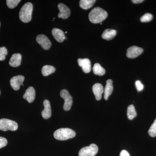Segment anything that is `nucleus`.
<instances>
[{"label":"nucleus","instance_id":"412c9836","mask_svg":"<svg viewBox=\"0 0 156 156\" xmlns=\"http://www.w3.org/2000/svg\"><path fill=\"white\" fill-rule=\"evenodd\" d=\"M93 73L96 75L102 76L105 73V70L98 63H95L93 67Z\"/></svg>","mask_w":156,"mask_h":156},{"label":"nucleus","instance_id":"39448f33","mask_svg":"<svg viewBox=\"0 0 156 156\" xmlns=\"http://www.w3.org/2000/svg\"><path fill=\"white\" fill-rule=\"evenodd\" d=\"M98 147L96 144H92L89 146L82 148L79 153V156H95L98 152Z\"/></svg>","mask_w":156,"mask_h":156},{"label":"nucleus","instance_id":"2eb2a0df","mask_svg":"<svg viewBox=\"0 0 156 156\" xmlns=\"http://www.w3.org/2000/svg\"><path fill=\"white\" fill-rule=\"evenodd\" d=\"M52 34L54 39L59 43H62L66 38L64 33L59 29L53 28L52 30Z\"/></svg>","mask_w":156,"mask_h":156},{"label":"nucleus","instance_id":"cd10ccee","mask_svg":"<svg viewBox=\"0 0 156 156\" xmlns=\"http://www.w3.org/2000/svg\"><path fill=\"white\" fill-rule=\"evenodd\" d=\"M8 144V140L5 138L0 136V149L5 147Z\"/></svg>","mask_w":156,"mask_h":156},{"label":"nucleus","instance_id":"393cba45","mask_svg":"<svg viewBox=\"0 0 156 156\" xmlns=\"http://www.w3.org/2000/svg\"><path fill=\"white\" fill-rule=\"evenodd\" d=\"M149 134L152 137L156 136V119L151 126L148 131Z\"/></svg>","mask_w":156,"mask_h":156},{"label":"nucleus","instance_id":"a878e982","mask_svg":"<svg viewBox=\"0 0 156 156\" xmlns=\"http://www.w3.org/2000/svg\"><path fill=\"white\" fill-rule=\"evenodd\" d=\"M8 54V50L5 47L0 48V61H3L6 58V56Z\"/></svg>","mask_w":156,"mask_h":156},{"label":"nucleus","instance_id":"9b49d317","mask_svg":"<svg viewBox=\"0 0 156 156\" xmlns=\"http://www.w3.org/2000/svg\"><path fill=\"white\" fill-rule=\"evenodd\" d=\"M77 62L79 66L82 67L84 73H88L91 72V63L89 58H78Z\"/></svg>","mask_w":156,"mask_h":156},{"label":"nucleus","instance_id":"dca6fc26","mask_svg":"<svg viewBox=\"0 0 156 156\" xmlns=\"http://www.w3.org/2000/svg\"><path fill=\"white\" fill-rule=\"evenodd\" d=\"M22 56L20 53H15L11 56L9 61V65L12 67H17L21 64Z\"/></svg>","mask_w":156,"mask_h":156},{"label":"nucleus","instance_id":"2f4dec72","mask_svg":"<svg viewBox=\"0 0 156 156\" xmlns=\"http://www.w3.org/2000/svg\"><path fill=\"white\" fill-rule=\"evenodd\" d=\"M0 26H1V23H0Z\"/></svg>","mask_w":156,"mask_h":156},{"label":"nucleus","instance_id":"aec40b11","mask_svg":"<svg viewBox=\"0 0 156 156\" xmlns=\"http://www.w3.org/2000/svg\"><path fill=\"white\" fill-rule=\"evenodd\" d=\"M56 69L53 66L50 65H45L42 69V73L44 76L50 75L55 72Z\"/></svg>","mask_w":156,"mask_h":156},{"label":"nucleus","instance_id":"4468645a","mask_svg":"<svg viewBox=\"0 0 156 156\" xmlns=\"http://www.w3.org/2000/svg\"><path fill=\"white\" fill-rule=\"evenodd\" d=\"M43 104L44 107V109L41 112L42 117L45 119H48L50 118L52 114L50 101L46 99L44 101Z\"/></svg>","mask_w":156,"mask_h":156},{"label":"nucleus","instance_id":"5701e85b","mask_svg":"<svg viewBox=\"0 0 156 156\" xmlns=\"http://www.w3.org/2000/svg\"><path fill=\"white\" fill-rule=\"evenodd\" d=\"M153 16L150 13H146L140 17V21L142 23L150 22L152 20Z\"/></svg>","mask_w":156,"mask_h":156},{"label":"nucleus","instance_id":"4be33fe9","mask_svg":"<svg viewBox=\"0 0 156 156\" xmlns=\"http://www.w3.org/2000/svg\"><path fill=\"white\" fill-rule=\"evenodd\" d=\"M127 116L128 119L132 120L136 117V112L135 110V107L133 105H129L127 109Z\"/></svg>","mask_w":156,"mask_h":156},{"label":"nucleus","instance_id":"7ed1b4c3","mask_svg":"<svg viewBox=\"0 0 156 156\" xmlns=\"http://www.w3.org/2000/svg\"><path fill=\"white\" fill-rule=\"evenodd\" d=\"M76 132L69 128H61L54 132L53 136L55 139L59 140H65L73 138Z\"/></svg>","mask_w":156,"mask_h":156},{"label":"nucleus","instance_id":"6e6552de","mask_svg":"<svg viewBox=\"0 0 156 156\" xmlns=\"http://www.w3.org/2000/svg\"><path fill=\"white\" fill-rule=\"evenodd\" d=\"M36 41L38 44L41 46L42 48L45 50H48L51 47V42H50L48 37L44 35L40 34L37 37Z\"/></svg>","mask_w":156,"mask_h":156},{"label":"nucleus","instance_id":"bb28decb","mask_svg":"<svg viewBox=\"0 0 156 156\" xmlns=\"http://www.w3.org/2000/svg\"><path fill=\"white\" fill-rule=\"evenodd\" d=\"M135 86H136V89L138 92H140L144 89V85L140 80H136L135 82Z\"/></svg>","mask_w":156,"mask_h":156},{"label":"nucleus","instance_id":"c756f323","mask_svg":"<svg viewBox=\"0 0 156 156\" xmlns=\"http://www.w3.org/2000/svg\"><path fill=\"white\" fill-rule=\"evenodd\" d=\"M144 0H132L131 2L134 4H139L144 2Z\"/></svg>","mask_w":156,"mask_h":156},{"label":"nucleus","instance_id":"ddd939ff","mask_svg":"<svg viewBox=\"0 0 156 156\" xmlns=\"http://www.w3.org/2000/svg\"><path fill=\"white\" fill-rule=\"evenodd\" d=\"M92 91L95 95L97 100H100L102 97V94L104 92L103 86L100 83H95L92 87Z\"/></svg>","mask_w":156,"mask_h":156},{"label":"nucleus","instance_id":"0eeeda50","mask_svg":"<svg viewBox=\"0 0 156 156\" xmlns=\"http://www.w3.org/2000/svg\"><path fill=\"white\" fill-rule=\"evenodd\" d=\"M24 79V77L22 75L15 76L11 78L10 80V85L12 89L15 91L19 90L20 86H23Z\"/></svg>","mask_w":156,"mask_h":156},{"label":"nucleus","instance_id":"f8f14e48","mask_svg":"<svg viewBox=\"0 0 156 156\" xmlns=\"http://www.w3.org/2000/svg\"><path fill=\"white\" fill-rule=\"evenodd\" d=\"M35 90L34 87H30L27 89L25 93L23 95V98L26 99L29 103L33 102L35 98Z\"/></svg>","mask_w":156,"mask_h":156},{"label":"nucleus","instance_id":"f3484780","mask_svg":"<svg viewBox=\"0 0 156 156\" xmlns=\"http://www.w3.org/2000/svg\"><path fill=\"white\" fill-rule=\"evenodd\" d=\"M113 90V81L111 79H109L107 80L106 86L104 89V98L105 100H107L108 99V97L111 95Z\"/></svg>","mask_w":156,"mask_h":156},{"label":"nucleus","instance_id":"1a4fd4ad","mask_svg":"<svg viewBox=\"0 0 156 156\" xmlns=\"http://www.w3.org/2000/svg\"><path fill=\"white\" fill-rule=\"evenodd\" d=\"M143 51L142 48L136 46H131L127 50L126 56L129 58H135L142 54Z\"/></svg>","mask_w":156,"mask_h":156},{"label":"nucleus","instance_id":"20e7f679","mask_svg":"<svg viewBox=\"0 0 156 156\" xmlns=\"http://www.w3.org/2000/svg\"><path fill=\"white\" fill-rule=\"evenodd\" d=\"M17 129L18 125L15 121L6 119H0V130L1 131H15Z\"/></svg>","mask_w":156,"mask_h":156},{"label":"nucleus","instance_id":"b1692460","mask_svg":"<svg viewBox=\"0 0 156 156\" xmlns=\"http://www.w3.org/2000/svg\"><path fill=\"white\" fill-rule=\"evenodd\" d=\"M21 1L20 0H7L6 1L7 6L9 8L13 9L17 7Z\"/></svg>","mask_w":156,"mask_h":156},{"label":"nucleus","instance_id":"6ab92c4d","mask_svg":"<svg viewBox=\"0 0 156 156\" xmlns=\"http://www.w3.org/2000/svg\"><path fill=\"white\" fill-rule=\"evenodd\" d=\"M95 2V0H81L80 6L82 9L87 10L92 8Z\"/></svg>","mask_w":156,"mask_h":156},{"label":"nucleus","instance_id":"f03ea898","mask_svg":"<svg viewBox=\"0 0 156 156\" xmlns=\"http://www.w3.org/2000/svg\"><path fill=\"white\" fill-rule=\"evenodd\" d=\"M33 10V5L31 3H26L20 11L19 18L20 20L25 23L30 22L32 19Z\"/></svg>","mask_w":156,"mask_h":156},{"label":"nucleus","instance_id":"a211bd4d","mask_svg":"<svg viewBox=\"0 0 156 156\" xmlns=\"http://www.w3.org/2000/svg\"><path fill=\"white\" fill-rule=\"evenodd\" d=\"M116 30L113 29H106L102 34V38L110 41L114 38L116 35Z\"/></svg>","mask_w":156,"mask_h":156},{"label":"nucleus","instance_id":"423d86ee","mask_svg":"<svg viewBox=\"0 0 156 156\" xmlns=\"http://www.w3.org/2000/svg\"><path fill=\"white\" fill-rule=\"evenodd\" d=\"M60 96L64 100V103L63 105V109L65 111H68L71 108L73 105V98L70 95L69 92L66 89H62L60 91Z\"/></svg>","mask_w":156,"mask_h":156},{"label":"nucleus","instance_id":"9d476101","mask_svg":"<svg viewBox=\"0 0 156 156\" xmlns=\"http://www.w3.org/2000/svg\"><path fill=\"white\" fill-rule=\"evenodd\" d=\"M59 13H58V18H62L63 19H66L68 18L70 15V10L68 7L64 4L60 3L58 5Z\"/></svg>","mask_w":156,"mask_h":156},{"label":"nucleus","instance_id":"f257e3e1","mask_svg":"<svg viewBox=\"0 0 156 156\" xmlns=\"http://www.w3.org/2000/svg\"><path fill=\"white\" fill-rule=\"evenodd\" d=\"M107 16V12L99 7H96L92 9L89 15V20L93 23H98L102 22L106 19Z\"/></svg>","mask_w":156,"mask_h":156},{"label":"nucleus","instance_id":"7c9ffc66","mask_svg":"<svg viewBox=\"0 0 156 156\" xmlns=\"http://www.w3.org/2000/svg\"><path fill=\"white\" fill-rule=\"evenodd\" d=\"M0 95H1V90H0Z\"/></svg>","mask_w":156,"mask_h":156},{"label":"nucleus","instance_id":"c85d7f7f","mask_svg":"<svg viewBox=\"0 0 156 156\" xmlns=\"http://www.w3.org/2000/svg\"><path fill=\"white\" fill-rule=\"evenodd\" d=\"M120 156H130L128 151L126 150H122L121 152Z\"/></svg>","mask_w":156,"mask_h":156}]
</instances>
